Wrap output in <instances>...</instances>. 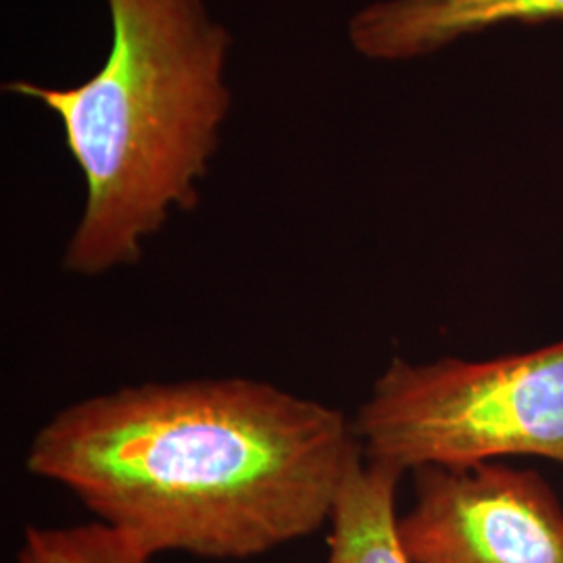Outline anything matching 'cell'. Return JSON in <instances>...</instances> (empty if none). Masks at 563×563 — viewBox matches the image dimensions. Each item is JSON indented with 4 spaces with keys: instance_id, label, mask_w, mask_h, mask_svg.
I'll return each instance as SVG.
<instances>
[{
    "instance_id": "6da1fadb",
    "label": "cell",
    "mask_w": 563,
    "mask_h": 563,
    "mask_svg": "<svg viewBox=\"0 0 563 563\" xmlns=\"http://www.w3.org/2000/svg\"><path fill=\"white\" fill-rule=\"evenodd\" d=\"M355 423L249 378L123 386L42 426L25 465L155 555L249 560L330 522Z\"/></svg>"
},
{
    "instance_id": "7a4b0ae2",
    "label": "cell",
    "mask_w": 563,
    "mask_h": 563,
    "mask_svg": "<svg viewBox=\"0 0 563 563\" xmlns=\"http://www.w3.org/2000/svg\"><path fill=\"white\" fill-rule=\"evenodd\" d=\"M113 42L101 69L69 88L9 81L57 115L86 180L63 267L101 276L139 262L176 211L199 202L232 95L230 32L205 0H107Z\"/></svg>"
},
{
    "instance_id": "3957f363",
    "label": "cell",
    "mask_w": 563,
    "mask_h": 563,
    "mask_svg": "<svg viewBox=\"0 0 563 563\" xmlns=\"http://www.w3.org/2000/svg\"><path fill=\"white\" fill-rule=\"evenodd\" d=\"M353 423L365 460L401 474L514 455L563 463V341L481 362L397 357Z\"/></svg>"
},
{
    "instance_id": "277c9868",
    "label": "cell",
    "mask_w": 563,
    "mask_h": 563,
    "mask_svg": "<svg viewBox=\"0 0 563 563\" xmlns=\"http://www.w3.org/2000/svg\"><path fill=\"white\" fill-rule=\"evenodd\" d=\"M399 518L413 563H563V507L534 472L488 462L413 472Z\"/></svg>"
},
{
    "instance_id": "5b68a950",
    "label": "cell",
    "mask_w": 563,
    "mask_h": 563,
    "mask_svg": "<svg viewBox=\"0 0 563 563\" xmlns=\"http://www.w3.org/2000/svg\"><path fill=\"white\" fill-rule=\"evenodd\" d=\"M563 20V0H376L349 21L353 48L372 60H409L507 23Z\"/></svg>"
},
{
    "instance_id": "8992f818",
    "label": "cell",
    "mask_w": 563,
    "mask_h": 563,
    "mask_svg": "<svg viewBox=\"0 0 563 563\" xmlns=\"http://www.w3.org/2000/svg\"><path fill=\"white\" fill-rule=\"evenodd\" d=\"M401 472L362 457L351 465L332 507L328 563H413L401 541Z\"/></svg>"
},
{
    "instance_id": "52a82bcc",
    "label": "cell",
    "mask_w": 563,
    "mask_h": 563,
    "mask_svg": "<svg viewBox=\"0 0 563 563\" xmlns=\"http://www.w3.org/2000/svg\"><path fill=\"white\" fill-rule=\"evenodd\" d=\"M153 558L136 537L102 522L30 526L18 551V563H151Z\"/></svg>"
}]
</instances>
